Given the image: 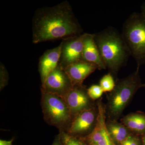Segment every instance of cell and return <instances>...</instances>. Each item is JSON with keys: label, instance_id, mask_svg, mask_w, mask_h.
<instances>
[{"label": "cell", "instance_id": "cell-1", "mask_svg": "<svg viewBox=\"0 0 145 145\" xmlns=\"http://www.w3.org/2000/svg\"><path fill=\"white\" fill-rule=\"evenodd\" d=\"M32 42L65 40L83 34V29L69 3L38 8L32 20Z\"/></svg>", "mask_w": 145, "mask_h": 145}, {"label": "cell", "instance_id": "cell-2", "mask_svg": "<svg viewBox=\"0 0 145 145\" xmlns=\"http://www.w3.org/2000/svg\"><path fill=\"white\" fill-rule=\"evenodd\" d=\"M94 38L105 66L116 78L130 56L121 34L109 27L94 34Z\"/></svg>", "mask_w": 145, "mask_h": 145}, {"label": "cell", "instance_id": "cell-3", "mask_svg": "<svg viewBox=\"0 0 145 145\" xmlns=\"http://www.w3.org/2000/svg\"><path fill=\"white\" fill-rule=\"evenodd\" d=\"M139 69L137 67L135 71L126 78L117 79L114 88L107 94L106 120L118 121L138 89L144 87Z\"/></svg>", "mask_w": 145, "mask_h": 145}, {"label": "cell", "instance_id": "cell-4", "mask_svg": "<svg viewBox=\"0 0 145 145\" xmlns=\"http://www.w3.org/2000/svg\"><path fill=\"white\" fill-rule=\"evenodd\" d=\"M121 34L127 48L137 67L145 64V17L133 13L125 22Z\"/></svg>", "mask_w": 145, "mask_h": 145}, {"label": "cell", "instance_id": "cell-5", "mask_svg": "<svg viewBox=\"0 0 145 145\" xmlns=\"http://www.w3.org/2000/svg\"><path fill=\"white\" fill-rule=\"evenodd\" d=\"M41 105L45 121L59 131H66L72 118L64 99L56 94L42 92Z\"/></svg>", "mask_w": 145, "mask_h": 145}, {"label": "cell", "instance_id": "cell-6", "mask_svg": "<svg viewBox=\"0 0 145 145\" xmlns=\"http://www.w3.org/2000/svg\"><path fill=\"white\" fill-rule=\"evenodd\" d=\"M98 114L99 109L96 103L92 107L74 117L65 132L71 136L78 138L88 136L96 127Z\"/></svg>", "mask_w": 145, "mask_h": 145}, {"label": "cell", "instance_id": "cell-7", "mask_svg": "<svg viewBox=\"0 0 145 145\" xmlns=\"http://www.w3.org/2000/svg\"><path fill=\"white\" fill-rule=\"evenodd\" d=\"M72 86L70 78L59 64L42 85L41 90L42 92L56 94L63 99Z\"/></svg>", "mask_w": 145, "mask_h": 145}, {"label": "cell", "instance_id": "cell-8", "mask_svg": "<svg viewBox=\"0 0 145 145\" xmlns=\"http://www.w3.org/2000/svg\"><path fill=\"white\" fill-rule=\"evenodd\" d=\"M96 103L99 109V114L96 127L90 134L80 139L88 145H117L107 129L105 105L101 99L97 100Z\"/></svg>", "mask_w": 145, "mask_h": 145}, {"label": "cell", "instance_id": "cell-9", "mask_svg": "<svg viewBox=\"0 0 145 145\" xmlns=\"http://www.w3.org/2000/svg\"><path fill=\"white\" fill-rule=\"evenodd\" d=\"M86 34L63 40L59 65L63 69L83 60L84 41Z\"/></svg>", "mask_w": 145, "mask_h": 145}, {"label": "cell", "instance_id": "cell-10", "mask_svg": "<svg viewBox=\"0 0 145 145\" xmlns=\"http://www.w3.org/2000/svg\"><path fill=\"white\" fill-rule=\"evenodd\" d=\"M70 110L72 119L84 110L94 106L96 102L90 99L84 86L76 85L63 98Z\"/></svg>", "mask_w": 145, "mask_h": 145}, {"label": "cell", "instance_id": "cell-11", "mask_svg": "<svg viewBox=\"0 0 145 145\" xmlns=\"http://www.w3.org/2000/svg\"><path fill=\"white\" fill-rule=\"evenodd\" d=\"M62 43L59 45L44 52L39 59V70L42 85L50 73L57 67L59 62Z\"/></svg>", "mask_w": 145, "mask_h": 145}, {"label": "cell", "instance_id": "cell-12", "mask_svg": "<svg viewBox=\"0 0 145 145\" xmlns=\"http://www.w3.org/2000/svg\"><path fill=\"white\" fill-rule=\"evenodd\" d=\"M97 69L98 67L94 64L82 60L70 65L64 70L73 86L83 84L86 78Z\"/></svg>", "mask_w": 145, "mask_h": 145}, {"label": "cell", "instance_id": "cell-13", "mask_svg": "<svg viewBox=\"0 0 145 145\" xmlns=\"http://www.w3.org/2000/svg\"><path fill=\"white\" fill-rule=\"evenodd\" d=\"M94 36V34L87 33L85 37L83 50V60L96 65L99 70H105L106 68L101 59Z\"/></svg>", "mask_w": 145, "mask_h": 145}, {"label": "cell", "instance_id": "cell-14", "mask_svg": "<svg viewBox=\"0 0 145 145\" xmlns=\"http://www.w3.org/2000/svg\"><path fill=\"white\" fill-rule=\"evenodd\" d=\"M121 121L133 134L141 136L145 134V113L132 112L123 117Z\"/></svg>", "mask_w": 145, "mask_h": 145}, {"label": "cell", "instance_id": "cell-15", "mask_svg": "<svg viewBox=\"0 0 145 145\" xmlns=\"http://www.w3.org/2000/svg\"><path fill=\"white\" fill-rule=\"evenodd\" d=\"M106 124L110 136L117 145H120L127 137L133 134L129 129L117 121L106 119Z\"/></svg>", "mask_w": 145, "mask_h": 145}, {"label": "cell", "instance_id": "cell-16", "mask_svg": "<svg viewBox=\"0 0 145 145\" xmlns=\"http://www.w3.org/2000/svg\"><path fill=\"white\" fill-rule=\"evenodd\" d=\"M116 84L114 78L110 72L105 75L101 78L99 85L104 92H110L113 90Z\"/></svg>", "mask_w": 145, "mask_h": 145}, {"label": "cell", "instance_id": "cell-17", "mask_svg": "<svg viewBox=\"0 0 145 145\" xmlns=\"http://www.w3.org/2000/svg\"><path fill=\"white\" fill-rule=\"evenodd\" d=\"M59 133L63 145H88L80 138L71 136L64 131H59Z\"/></svg>", "mask_w": 145, "mask_h": 145}, {"label": "cell", "instance_id": "cell-18", "mask_svg": "<svg viewBox=\"0 0 145 145\" xmlns=\"http://www.w3.org/2000/svg\"><path fill=\"white\" fill-rule=\"evenodd\" d=\"M103 90L99 85H92L87 89V93L91 99L93 101L100 99L104 93Z\"/></svg>", "mask_w": 145, "mask_h": 145}, {"label": "cell", "instance_id": "cell-19", "mask_svg": "<svg viewBox=\"0 0 145 145\" xmlns=\"http://www.w3.org/2000/svg\"><path fill=\"white\" fill-rule=\"evenodd\" d=\"M8 74L3 63L0 65V89L2 90L8 84Z\"/></svg>", "mask_w": 145, "mask_h": 145}, {"label": "cell", "instance_id": "cell-20", "mask_svg": "<svg viewBox=\"0 0 145 145\" xmlns=\"http://www.w3.org/2000/svg\"><path fill=\"white\" fill-rule=\"evenodd\" d=\"M120 145H142L141 136L131 134L125 139Z\"/></svg>", "mask_w": 145, "mask_h": 145}, {"label": "cell", "instance_id": "cell-21", "mask_svg": "<svg viewBox=\"0 0 145 145\" xmlns=\"http://www.w3.org/2000/svg\"><path fill=\"white\" fill-rule=\"evenodd\" d=\"M52 145H63L62 142L60 133L56 136Z\"/></svg>", "mask_w": 145, "mask_h": 145}, {"label": "cell", "instance_id": "cell-22", "mask_svg": "<svg viewBox=\"0 0 145 145\" xmlns=\"http://www.w3.org/2000/svg\"><path fill=\"white\" fill-rule=\"evenodd\" d=\"M14 139L7 141V140H0V145H12Z\"/></svg>", "mask_w": 145, "mask_h": 145}, {"label": "cell", "instance_id": "cell-23", "mask_svg": "<svg viewBox=\"0 0 145 145\" xmlns=\"http://www.w3.org/2000/svg\"><path fill=\"white\" fill-rule=\"evenodd\" d=\"M141 13L145 17V3H144L141 6Z\"/></svg>", "mask_w": 145, "mask_h": 145}, {"label": "cell", "instance_id": "cell-24", "mask_svg": "<svg viewBox=\"0 0 145 145\" xmlns=\"http://www.w3.org/2000/svg\"><path fill=\"white\" fill-rule=\"evenodd\" d=\"M141 138H142V145H145V134L141 136Z\"/></svg>", "mask_w": 145, "mask_h": 145}, {"label": "cell", "instance_id": "cell-25", "mask_svg": "<svg viewBox=\"0 0 145 145\" xmlns=\"http://www.w3.org/2000/svg\"><path fill=\"white\" fill-rule=\"evenodd\" d=\"M143 88H145V84H144V87H143Z\"/></svg>", "mask_w": 145, "mask_h": 145}]
</instances>
